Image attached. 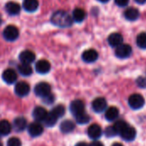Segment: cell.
<instances>
[{"mask_svg":"<svg viewBox=\"0 0 146 146\" xmlns=\"http://www.w3.org/2000/svg\"><path fill=\"white\" fill-rule=\"evenodd\" d=\"M51 22L59 27H68L73 24V18L64 10L54 12L50 19Z\"/></svg>","mask_w":146,"mask_h":146,"instance_id":"6da1fadb","label":"cell"},{"mask_svg":"<svg viewBox=\"0 0 146 146\" xmlns=\"http://www.w3.org/2000/svg\"><path fill=\"white\" fill-rule=\"evenodd\" d=\"M145 98L140 94H133L128 98V104L133 110H139L144 107L145 105Z\"/></svg>","mask_w":146,"mask_h":146,"instance_id":"7a4b0ae2","label":"cell"},{"mask_svg":"<svg viewBox=\"0 0 146 146\" xmlns=\"http://www.w3.org/2000/svg\"><path fill=\"white\" fill-rule=\"evenodd\" d=\"M50 92H51L50 86L46 82H40L37 84L36 86L34 87V93L41 98H44V97L50 94L51 93Z\"/></svg>","mask_w":146,"mask_h":146,"instance_id":"3957f363","label":"cell"},{"mask_svg":"<svg viewBox=\"0 0 146 146\" xmlns=\"http://www.w3.org/2000/svg\"><path fill=\"white\" fill-rule=\"evenodd\" d=\"M3 35L7 41H14L19 37V30L15 26L9 25L4 28Z\"/></svg>","mask_w":146,"mask_h":146,"instance_id":"277c9868","label":"cell"},{"mask_svg":"<svg viewBox=\"0 0 146 146\" xmlns=\"http://www.w3.org/2000/svg\"><path fill=\"white\" fill-rule=\"evenodd\" d=\"M132 47L129 44H121L115 49V56L119 58L124 59L127 58L131 56L132 54Z\"/></svg>","mask_w":146,"mask_h":146,"instance_id":"5b68a950","label":"cell"},{"mask_svg":"<svg viewBox=\"0 0 146 146\" xmlns=\"http://www.w3.org/2000/svg\"><path fill=\"white\" fill-rule=\"evenodd\" d=\"M29 92H30V86L25 81L18 82L15 86V92L18 97L21 98L26 97L27 95H28Z\"/></svg>","mask_w":146,"mask_h":146,"instance_id":"8992f818","label":"cell"},{"mask_svg":"<svg viewBox=\"0 0 146 146\" xmlns=\"http://www.w3.org/2000/svg\"><path fill=\"white\" fill-rule=\"evenodd\" d=\"M92 108L96 113H102L107 109V102L104 98H97L92 104Z\"/></svg>","mask_w":146,"mask_h":146,"instance_id":"52a82bcc","label":"cell"},{"mask_svg":"<svg viewBox=\"0 0 146 146\" xmlns=\"http://www.w3.org/2000/svg\"><path fill=\"white\" fill-rule=\"evenodd\" d=\"M2 78L3 80V81L9 85H12L14 84L16 80H17V74L15 73V71L12 68H7L3 71V74H2Z\"/></svg>","mask_w":146,"mask_h":146,"instance_id":"ba28073f","label":"cell"},{"mask_svg":"<svg viewBox=\"0 0 146 146\" xmlns=\"http://www.w3.org/2000/svg\"><path fill=\"white\" fill-rule=\"evenodd\" d=\"M27 131H28V133L32 137H38V136H40L43 133L44 127H43V126L39 122L35 121V122H32L28 126Z\"/></svg>","mask_w":146,"mask_h":146,"instance_id":"9c48e42d","label":"cell"},{"mask_svg":"<svg viewBox=\"0 0 146 146\" xmlns=\"http://www.w3.org/2000/svg\"><path fill=\"white\" fill-rule=\"evenodd\" d=\"M70 112L76 116L77 115L85 112V104L79 99L74 100L71 104H70Z\"/></svg>","mask_w":146,"mask_h":146,"instance_id":"30bf717a","label":"cell"},{"mask_svg":"<svg viewBox=\"0 0 146 146\" xmlns=\"http://www.w3.org/2000/svg\"><path fill=\"white\" fill-rule=\"evenodd\" d=\"M102 133H103L102 128L98 124H92L87 129V134H88V136L92 139H94V140L98 139L102 136Z\"/></svg>","mask_w":146,"mask_h":146,"instance_id":"8fae6325","label":"cell"},{"mask_svg":"<svg viewBox=\"0 0 146 146\" xmlns=\"http://www.w3.org/2000/svg\"><path fill=\"white\" fill-rule=\"evenodd\" d=\"M121 137L126 140V141H133L134 140V139L136 138L137 135V132L136 129L133 127H130L129 125L120 133Z\"/></svg>","mask_w":146,"mask_h":146,"instance_id":"7c38bea8","label":"cell"},{"mask_svg":"<svg viewBox=\"0 0 146 146\" xmlns=\"http://www.w3.org/2000/svg\"><path fill=\"white\" fill-rule=\"evenodd\" d=\"M98 53L97 52V50H95L93 49L86 50L82 54L83 61L87 62V63L94 62H96L98 60Z\"/></svg>","mask_w":146,"mask_h":146,"instance_id":"4fadbf2b","label":"cell"},{"mask_svg":"<svg viewBox=\"0 0 146 146\" xmlns=\"http://www.w3.org/2000/svg\"><path fill=\"white\" fill-rule=\"evenodd\" d=\"M35 69L38 74H45L50 70V63L47 60H39L35 64Z\"/></svg>","mask_w":146,"mask_h":146,"instance_id":"5bb4252c","label":"cell"},{"mask_svg":"<svg viewBox=\"0 0 146 146\" xmlns=\"http://www.w3.org/2000/svg\"><path fill=\"white\" fill-rule=\"evenodd\" d=\"M108 42L112 47H118L121 44H123V37L119 33H113L108 38Z\"/></svg>","mask_w":146,"mask_h":146,"instance_id":"9a60e30c","label":"cell"},{"mask_svg":"<svg viewBox=\"0 0 146 146\" xmlns=\"http://www.w3.org/2000/svg\"><path fill=\"white\" fill-rule=\"evenodd\" d=\"M19 59L21 63L30 64L35 60V54L31 50H23L19 55Z\"/></svg>","mask_w":146,"mask_h":146,"instance_id":"2e32d148","label":"cell"},{"mask_svg":"<svg viewBox=\"0 0 146 146\" xmlns=\"http://www.w3.org/2000/svg\"><path fill=\"white\" fill-rule=\"evenodd\" d=\"M47 115H48L47 110L43 107H36L33 111V116L38 122L44 121Z\"/></svg>","mask_w":146,"mask_h":146,"instance_id":"e0dca14e","label":"cell"},{"mask_svg":"<svg viewBox=\"0 0 146 146\" xmlns=\"http://www.w3.org/2000/svg\"><path fill=\"white\" fill-rule=\"evenodd\" d=\"M5 9L10 15H16L21 11V6L15 2H9L5 4Z\"/></svg>","mask_w":146,"mask_h":146,"instance_id":"ac0fdd59","label":"cell"},{"mask_svg":"<svg viewBox=\"0 0 146 146\" xmlns=\"http://www.w3.org/2000/svg\"><path fill=\"white\" fill-rule=\"evenodd\" d=\"M27 127V121L24 117H17L13 121V127L16 132H22Z\"/></svg>","mask_w":146,"mask_h":146,"instance_id":"d6986e66","label":"cell"},{"mask_svg":"<svg viewBox=\"0 0 146 146\" xmlns=\"http://www.w3.org/2000/svg\"><path fill=\"white\" fill-rule=\"evenodd\" d=\"M124 15H125V18L128 21H136L139 17L140 13L139 9L136 8H128L126 9Z\"/></svg>","mask_w":146,"mask_h":146,"instance_id":"ffe728a7","label":"cell"},{"mask_svg":"<svg viewBox=\"0 0 146 146\" xmlns=\"http://www.w3.org/2000/svg\"><path fill=\"white\" fill-rule=\"evenodd\" d=\"M22 6L27 12H34L38 8V0H24Z\"/></svg>","mask_w":146,"mask_h":146,"instance_id":"44dd1931","label":"cell"},{"mask_svg":"<svg viewBox=\"0 0 146 146\" xmlns=\"http://www.w3.org/2000/svg\"><path fill=\"white\" fill-rule=\"evenodd\" d=\"M74 128H75V124L72 121H69V120L63 121L60 125V130L63 133H69L73 132Z\"/></svg>","mask_w":146,"mask_h":146,"instance_id":"7402d4cb","label":"cell"},{"mask_svg":"<svg viewBox=\"0 0 146 146\" xmlns=\"http://www.w3.org/2000/svg\"><path fill=\"white\" fill-rule=\"evenodd\" d=\"M119 116V110L116 107H110L106 110L105 112V118L109 121H113L116 120Z\"/></svg>","mask_w":146,"mask_h":146,"instance_id":"603a6c76","label":"cell"},{"mask_svg":"<svg viewBox=\"0 0 146 146\" xmlns=\"http://www.w3.org/2000/svg\"><path fill=\"white\" fill-rule=\"evenodd\" d=\"M86 18V12L80 8H77L73 11V21L76 22H81Z\"/></svg>","mask_w":146,"mask_h":146,"instance_id":"cb8c5ba5","label":"cell"},{"mask_svg":"<svg viewBox=\"0 0 146 146\" xmlns=\"http://www.w3.org/2000/svg\"><path fill=\"white\" fill-rule=\"evenodd\" d=\"M12 129V127L10 123L5 120H3L0 121V135L6 136L10 133Z\"/></svg>","mask_w":146,"mask_h":146,"instance_id":"d4e9b609","label":"cell"},{"mask_svg":"<svg viewBox=\"0 0 146 146\" xmlns=\"http://www.w3.org/2000/svg\"><path fill=\"white\" fill-rule=\"evenodd\" d=\"M59 118L55 115V114H53L51 111L50 112H49L48 113V115H47V116L45 117V119L44 120V125L46 126V127H53L56 122H57V120H58Z\"/></svg>","mask_w":146,"mask_h":146,"instance_id":"484cf974","label":"cell"},{"mask_svg":"<svg viewBox=\"0 0 146 146\" xmlns=\"http://www.w3.org/2000/svg\"><path fill=\"white\" fill-rule=\"evenodd\" d=\"M18 71L19 73L23 76H29L33 74V68L30 66V64L21 63L18 66Z\"/></svg>","mask_w":146,"mask_h":146,"instance_id":"4316f807","label":"cell"},{"mask_svg":"<svg viewBox=\"0 0 146 146\" xmlns=\"http://www.w3.org/2000/svg\"><path fill=\"white\" fill-rule=\"evenodd\" d=\"M75 117V120L77 121V123L79 124H86L90 121V116L89 115H87L86 112H82L79 115H77Z\"/></svg>","mask_w":146,"mask_h":146,"instance_id":"83f0119b","label":"cell"},{"mask_svg":"<svg viewBox=\"0 0 146 146\" xmlns=\"http://www.w3.org/2000/svg\"><path fill=\"white\" fill-rule=\"evenodd\" d=\"M137 45L141 49H146V33H141L137 37Z\"/></svg>","mask_w":146,"mask_h":146,"instance_id":"f1b7e54d","label":"cell"},{"mask_svg":"<svg viewBox=\"0 0 146 146\" xmlns=\"http://www.w3.org/2000/svg\"><path fill=\"white\" fill-rule=\"evenodd\" d=\"M127 126H128V124H127L126 121L120 120V121H116L113 127H115V131H116L117 134H120V133H121V132H122V131H123V130H124Z\"/></svg>","mask_w":146,"mask_h":146,"instance_id":"f546056e","label":"cell"},{"mask_svg":"<svg viewBox=\"0 0 146 146\" xmlns=\"http://www.w3.org/2000/svg\"><path fill=\"white\" fill-rule=\"evenodd\" d=\"M51 112L53 114H55L58 118H60V117H62V116L64 115V114H65V108H64L63 105H61L60 104V105H57L55 108H53L51 110Z\"/></svg>","mask_w":146,"mask_h":146,"instance_id":"4dcf8cb0","label":"cell"},{"mask_svg":"<svg viewBox=\"0 0 146 146\" xmlns=\"http://www.w3.org/2000/svg\"><path fill=\"white\" fill-rule=\"evenodd\" d=\"M7 146H21V142L18 138L13 137L8 140Z\"/></svg>","mask_w":146,"mask_h":146,"instance_id":"1f68e13d","label":"cell"},{"mask_svg":"<svg viewBox=\"0 0 146 146\" xmlns=\"http://www.w3.org/2000/svg\"><path fill=\"white\" fill-rule=\"evenodd\" d=\"M105 134H106L107 137L110 138V137H114V136L117 135V133H116L115 127L112 126V127H109L106 128V130H105Z\"/></svg>","mask_w":146,"mask_h":146,"instance_id":"d6a6232c","label":"cell"},{"mask_svg":"<svg viewBox=\"0 0 146 146\" xmlns=\"http://www.w3.org/2000/svg\"><path fill=\"white\" fill-rule=\"evenodd\" d=\"M42 99H43V102H44V104H51L54 102L55 98H54V96L50 93V94H49L48 96L44 97V98H42Z\"/></svg>","mask_w":146,"mask_h":146,"instance_id":"836d02e7","label":"cell"},{"mask_svg":"<svg viewBox=\"0 0 146 146\" xmlns=\"http://www.w3.org/2000/svg\"><path fill=\"white\" fill-rule=\"evenodd\" d=\"M137 84L139 87L141 88H145L146 87V78L145 77H139L137 80Z\"/></svg>","mask_w":146,"mask_h":146,"instance_id":"e575fe53","label":"cell"},{"mask_svg":"<svg viewBox=\"0 0 146 146\" xmlns=\"http://www.w3.org/2000/svg\"><path fill=\"white\" fill-rule=\"evenodd\" d=\"M115 2L120 7H125L128 4L129 0H115Z\"/></svg>","mask_w":146,"mask_h":146,"instance_id":"d590c367","label":"cell"},{"mask_svg":"<svg viewBox=\"0 0 146 146\" xmlns=\"http://www.w3.org/2000/svg\"><path fill=\"white\" fill-rule=\"evenodd\" d=\"M89 146H104V144L103 143H101L100 141H97V140H95V141H93L91 145Z\"/></svg>","mask_w":146,"mask_h":146,"instance_id":"8d00e7d4","label":"cell"},{"mask_svg":"<svg viewBox=\"0 0 146 146\" xmlns=\"http://www.w3.org/2000/svg\"><path fill=\"white\" fill-rule=\"evenodd\" d=\"M75 146H89V145H87V144L85 143V142H80V143L76 144Z\"/></svg>","mask_w":146,"mask_h":146,"instance_id":"74e56055","label":"cell"},{"mask_svg":"<svg viewBox=\"0 0 146 146\" xmlns=\"http://www.w3.org/2000/svg\"><path fill=\"white\" fill-rule=\"evenodd\" d=\"M134 1L139 4H144L146 3V0H134Z\"/></svg>","mask_w":146,"mask_h":146,"instance_id":"f35d334b","label":"cell"},{"mask_svg":"<svg viewBox=\"0 0 146 146\" xmlns=\"http://www.w3.org/2000/svg\"><path fill=\"white\" fill-rule=\"evenodd\" d=\"M111 146H123L121 144H120V143H115V144H113Z\"/></svg>","mask_w":146,"mask_h":146,"instance_id":"ab89813d","label":"cell"},{"mask_svg":"<svg viewBox=\"0 0 146 146\" xmlns=\"http://www.w3.org/2000/svg\"><path fill=\"white\" fill-rule=\"evenodd\" d=\"M98 1H99V2H101V3H107V2H109L110 0H98Z\"/></svg>","mask_w":146,"mask_h":146,"instance_id":"60d3db41","label":"cell"},{"mask_svg":"<svg viewBox=\"0 0 146 146\" xmlns=\"http://www.w3.org/2000/svg\"><path fill=\"white\" fill-rule=\"evenodd\" d=\"M0 146H3V144H2V142L0 141Z\"/></svg>","mask_w":146,"mask_h":146,"instance_id":"b9f144b4","label":"cell"}]
</instances>
